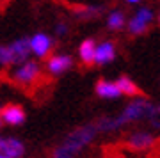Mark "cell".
<instances>
[{"mask_svg":"<svg viewBox=\"0 0 160 158\" xmlns=\"http://www.w3.org/2000/svg\"><path fill=\"white\" fill-rule=\"evenodd\" d=\"M128 6H141V0H126Z\"/></svg>","mask_w":160,"mask_h":158,"instance_id":"cell-20","label":"cell"},{"mask_svg":"<svg viewBox=\"0 0 160 158\" xmlns=\"http://www.w3.org/2000/svg\"><path fill=\"white\" fill-rule=\"evenodd\" d=\"M2 126H4V123H2V117H0V130H2Z\"/></svg>","mask_w":160,"mask_h":158,"instance_id":"cell-22","label":"cell"},{"mask_svg":"<svg viewBox=\"0 0 160 158\" xmlns=\"http://www.w3.org/2000/svg\"><path fill=\"white\" fill-rule=\"evenodd\" d=\"M94 92L102 100H118V98H121V92L118 89V85L114 82H110V80H105V78H100L94 84Z\"/></svg>","mask_w":160,"mask_h":158,"instance_id":"cell-12","label":"cell"},{"mask_svg":"<svg viewBox=\"0 0 160 158\" xmlns=\"http://www.w3.org/2000/svg\"><path fill=\"white\" fill-rule=\"evenodd\" d=\"M153 108V101H149L148 98H133L118 116H105L96 121V130L98 133H112V131H119L125 126L132 123H137L148 117V114Z\"/></svg>","mask_w":160,"mask_h":158,"instance_id":"cell-1","label":"cell"},{"mask_svg":"<svg viewBox=\"0 0 160 158\" xmlns=\"http://www.w3.org/2000/svg\"><path fill=\"white\" fill-rule=\"evenodd\" d=\"M155 22V11L149 6H139L137 11L133 12L128 22H126V30L130 36H142L148 32L149 25Z\"/></svg>","mask_w":160,"mask_h":158,"instance_id":"cell-4","label":"cell"},{"mask_svg":"<svg viewBox=\"0 0 160 158\" xmlns=\"http://www.w3.org/2000/svg\"><path fill=\"white\" fill-rule=\"evenodd\" d=\"M0 158H9V156H6V155H2V153H0Z\"/></svg>","mask_w":160,"mask_h":158,"instance_id":"cell-23","label":"cell"},{"mask_svg":"<svg viewBox=\"0 0 160 158\" xmlns=\"http://www.w3.org/2000/svg\"><path fill=\"white\" fill-rule=\"evenodd\" d=\"M118 50L116 43L110 39H105L102 43H96V52H94V64L96 66H107L110 62H114Z\"/></svg>","mask_w":160,"mask_h":158,"instance_id":"cell-9","label":"cell"},{"mask_svg":"<svg viewBox=\"0 0 160 158\" xmlns=\"http://www.w3.org/2000/svg\"><path fill=\"white\" fill-rule=\"evenodd\" d=\"M62 158H69V156H62Z\"/></svg>","mask_w":160,"mask_h":158,"instance_id":"cell-24","label":"cell"},{"mask_svg":"<svg viewBox=\"0 0 160 158\" xmlns=\"http://www.w3.org/2000/svg\"><path fill=\"white\" fill-rule=\"evenodd\" d=\"M0 66L2 68L14 66L12 64V53L9 50V45H2V43H0Z\"/></svg>","mask_w":160,"mask_h":158,"instance_id":"cell-18","label":"cell"},{"mask_svg":"<svg viewBox=\"0 0 160 158\" xmlns=\"http://www.w3.org/2000/svg\"><path fill=\"white\" fill-rule=\"evenodd\" d=\"M126 22H128L126 12L123 11V9H118V7L112 9V11H109V14H107V18H105L107 28H109V30H114V32L123 30V28L126 27Z\"/></svg>","mask_w":160,"mask_h":158,"instance_id":"cell-15","label":"cell"},{"mask_svg":"<svg viewBox=\"0 0 160 158\" xmlns=\"http://www.w3.org/2000/svg\"><path fill=\"white\" fill-rule=\"evenodd\" d=\"M41 77V64L38 61H27L20 64V66H14L11 73H9V78L14 82L20 87H30L34 85Z\"/></svg>","mask_w":160,"mask_h":158,"instance_id":"cell-3","label":"cell"},{"mask_svg":"<svg viewBox=\"0 0 160 158\" xmlns=\"http://www.w3.org/2000/svg\"><path fill=\"white\" fill-rule=\"evenodd\" d=\"M55 46V41L50 34H46L43 30L36 32L29 37V48H30V55H34L38 61L41 59H48Z\"/></svg>","mask_w":160,"mask_h":158,"instance_id":"cell-5","label":"cell"},{"mask_svg":"<svg viewBox=\"0 0 160 158\" xmlns=\"http://www.w3.org/2000/svg\"><path fill=\"white\" fill-rule=\"evenodd\" d=\"M53 30H55V34L59 36V37H62V36H66L68 34V30H69V25H68V22H57L55 23V27H53Z\"/></svg>","mask_w":160,"mask_h":158,"instance_id":"cell-19","label":"cell"},{"mask_svg":"<svg viewBox=\"0 0 160 158\" xmlns=\"http://www.w3.org/2000/svg\"><path fill=\"white\" fill-rule=\"evenodd\" d=\"M0 153L9 158H23L27 153V147L18 137L0 135Z\"/></svg>","mask_w":160,"mask_h":158,"instance_id":"cell-8","label":"cell"},{"mask_svg":"<svg viewBox=\"0 0 160 158\" xmlns=\"http://www.w3.org/2000/svg\"><path fill=\"white\" fill-rule=\"evenodd\" d=\"M96 137H98V130L94 123H86L82 126H77L53 149V158H62V156L75 158V155H78L82 149H86L89 144H92Z\"/></svg>","mask_w":160,"mask_h":158,"instance_id":"cell-2","label":"cell"},{"mask_svg":"<svg viewBox=\"0 0 160 158\" xmlns=\"http://www.w3.org/2000/svg\"><path fill=\"white\" fill-rule=\"evenodd\" d=\"M9 50L12 53V64L20 66L23 62L30 61V48H29V37H16L9 43Z\"/></svg>","mask_w":160,"mask_h":158,"instance_id":"cell-11","label":"cell"},{"mask_svg":"<svg viewBox=\"0 0 160 158\" xmlns=\"http://www.w3.org/2000/svg\"><path fill=\"white\" fill-rule=\"evenodd\" d=\"M73 14L80 20H91L102 14V6H80L73 11Z\"/></svg>","mask_w":160,"mask_h":158,"instance_id":"cell-16","label":"cell"},{"mask_svg":"<svg viewBox=\"0 0 160 158\" xmlns=\"http://www.w3.org/2000/svg\"><path fill=\"white\" fill-rule=\"evenodd\" d=\"M118 85V89H119L121 96H128V98H139L141 96V89H139V85L130 78V77H126V75H121L119 78L114 82Z\"/></svg>","mask_w":160,"mask_h":158,"instance_id":"cell-14","label":"cell"},{"mask_svg":"<svg viewBox=\"0 0 160 158\" xmlns=\"http://www.w3.org/2000/svg\"><path fill=\"white\" fill-rule=\"evenodd\" d=\"M0 117H2V123L9 124V126H20V124L25 123L27 119V112L22 105H16V103H11V105H6V107L0 110Z\"/></svg>","mask_w":160,"mask_h":158,"instance_id":"cell-10","label":"cell"},{"mask_svg":"<svg viewBox=\"0 0 160 158\" xmlns=\"http://www.w3.org/2000/svg\"><path fill=\"white\" fill-rule=\"evenodd\" d=\"M73 57L69 53H53L46 59V71L52 75V77H59V75L66 73L73 68Z\"/></svg>","mask_w":160,"mask_h":158,"instance_id":"cell-6","label":"cell"},{"mask_svg":"<svg viewBox=\"0 0 160 158\" xmlns=\"http://www.w3.org/2000/svg\"><path fill=\"white\" fill-rule=\"evenodd\" d=\"M148 123L153 130H158L160 131V103H153V108L151 112L148 114Z\"/></svg>","mask_w":160,"mask_h":158,"instance_id":"cell-17","label":"cell"},{"mask_svg":"<svg viewBox=\"0 0 160 158\" xmlns=\"http://www.w3.org/2000/svg\"><path fill=\"white\" fill-rule=\"evenodd\" d=\"M155 20H157V22H158V25H160V12L157 14V16H155Z\"/></svg>","mask_w":160,"mask_h":158,"instance_id":"cell-21","label":"cell"},{"mask_svg":"<svg viewBox=\"0 0 160 158\" xmlns=\"http://www.w3.org/2000/svg\"><path fill=\"white\" fill-rule=\"evenodd\" d=\"M94 52H96V41L92 37H86L78 45V57L84 66H92L94 64Z\"/></svg>","mask_w":160,"mask_h":158,"instance_id":"cell-13","label":"cell"},{"mask_svg":"<svg viewBox=\"0 0 160 158\" xmlns=\"http://www.w3.org/2000/svg\"><path fill=\"white\" fill-rule=\"evenodd\" d=\"M155 135L151 131L146 130H137V131H132L126 137V146L130 149H135V151H146L155 144Z\"/></svg>","mask_w":160,"mask_h":158,"instance_id":"cell-7","label":"cell"}]
</instances>
